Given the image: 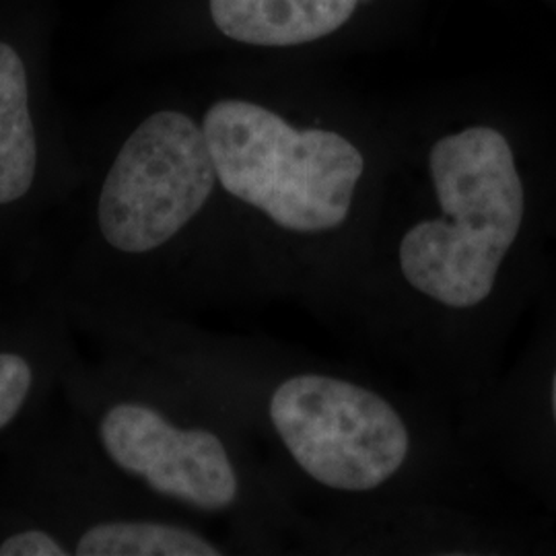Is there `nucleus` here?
<instances>
[{
  "label": "nucleus",
  "instance_id": "2",
  "mask_svg": "<svg viewBox=\"0 0 556 556\" xmlns=\"http://www.w3.org/2000/svg\"><path fill=\"white\" fill-rule=\"evenodd\" d=\"M200 124L220 192L282 250L332 252L365 220L376 167L349 128L245 98L213 101Z\"/></svg>",
  "mask_w": 556,
  "mask_h": 556
},
{
  "label": "nucleus",
  "instance_id": "12",
  "mask_svg": "<svg viewBox=\"0 0 556 556\" xmlns=\"http://www.w3.org/2000/svg\"><path fill=\"white\" fill-rule=\"evenodd\" d=\"M548 2H551V4H553V7L556 9V0H548Z\"/></svg>",
  "mask_w": 556,
  "mask_h": 556
},
{
  "label": "nucleus",
  "instance_id": "8",
  "mask_svg": "<svg viewBox=\"0 0 556 556\" xmlns=\"http://www.w3.org/2000/svg\"><path fill=\"white\" fill-rule=\"evenodd\" d=\"M38 174V139L29 110L27 71L15 48L0 41V206L25 199Z\"/></svg>",
  "mask_w": 556,
  "mask_h": 556
},
{
  "label": "nucleus",
  "instance_id": "10",
  "mask_svg": "<svg viewBox=\"0 0 556 556\" xmlns=\"http://www.w3.org/2000/svg\"><path fill=\"white\" fill-rule=\"evenodd\" d=\"M38 386V367L34 358L17 349L0 346V433L9 431L25 408Z\"/></svg>",
  "mask_w": 556,
  "mask_h": 556
},
{
  "label": "nucleus",
  "instance_id": "4",
  "mask_svg": "<svg viewBox=\"0 0 556 556\" xmlns=\"http://www.w3.org/2000/svg\"><path fill=\"white\" fill-rule=\"evenodd\" d=\"M219 188L202 124L179 110L140 122L98 199V233L122 258H153L194 233Z\"/></svg>",
  "mask_w": 556,
  "mask_h": 556
},
{
  "label": "nucleus",
  "instance_id": "1",
  "mask_svg": "<svg viewBox=\"0 0 556 556\" xmlns=\"http://www.w3.org/2000/svg\"><path fill=\"white\" fill-rule=\"evenodd\" d=\"M425 190L381 238V273L425 321L491 351L538 301L556 238V126L501 108L429 140Z\"/></svg>",
  "mask_w": 556,
  "mask_h": 556
},
{
  "label": "nucleus",
  "instance_id": "7",
  "mask_svg": "<svg viewBox=\"0 0 556 556\" xmlns=\"http://www.w3.org/2000/svg\"><path fill=\"white\" fill-rule=\"evenodd\" d=\"M369 4L371 0H208V13L227 40L301 50L349 31Z\"/></svg>",
  "mask_w": 556,
  "mask_h": 556
},
{
  "label": "nucleus",
  "instance_id": "9",
  "mask_svg": "<svg viewBox=\"0 0 556 556\" xmlns=\"http://www.w3.org/2000/svg\"><path fill=\"white\" fill-rule=\"evenodd\" d=\"M77 556H219L227 551L192 526L163 517H105L71 540Z\"/></svg>",
  "mask_w": 556,
  "mask_h": 556
},
{
  "label": "nucleus",
  "instance_id": "5",
  "mask_svg": "<svg viewBox=\"0 0 556 556\" xmlns=\"http://www.w3.org/2000/svg\"><path fill=\"white\" fill-rule=\"evenodd\" d=\"M96 438L118 472L186 511L225 516L245 501V472L229 439L153 400L108 402L98 415Z\"/></svg>",
  "mask_w": 556,
  "mask_h": 556
},
{
  "label": "nucleus",
  "instance_id": "3",
  "mask_svg": "<svg viewBox=\"0 0 556 556\" xmlns=\"http://www.w3.org/2000/svg\"><path fill=\"white\" fill-rule=\"evenodd\" d=\"M264 417L299 475L337 497H376L417 457V429L392 397L330 371L278 378Z\"/></svg>",
  "mask_w": 556,
  "mask_h": 556
},
{
  "label": "nucleus",
  "instance_id": "6",
  "mask_svg": "<svg viewBox=\"0 0 556 556\" xmlns=\"http://www.w3.org/2000/svg\"><path fill=\"white\" fill-rule=\"evenodd\" d=\"M534 334L489 402L501 464L556 514V273L542 289Z\"/></svg>",
  "mask_w": 556,
  "mask_h": 556
},
{
  "label": "nucleus",
  "instance_id": "11",
  "mask_svg": "<svg viewBox=\"0 0 556 556\" xmlns=\"http://www.w3.org/2000/svg\"><path fill=\"white\" fill-rule=\"evenodd\" d=\"M62 534L43 526H23L0 538V556H71Z\"/></svg>",
  "mask_w": 556,
  "mask_h": 556
}]
</instances>
